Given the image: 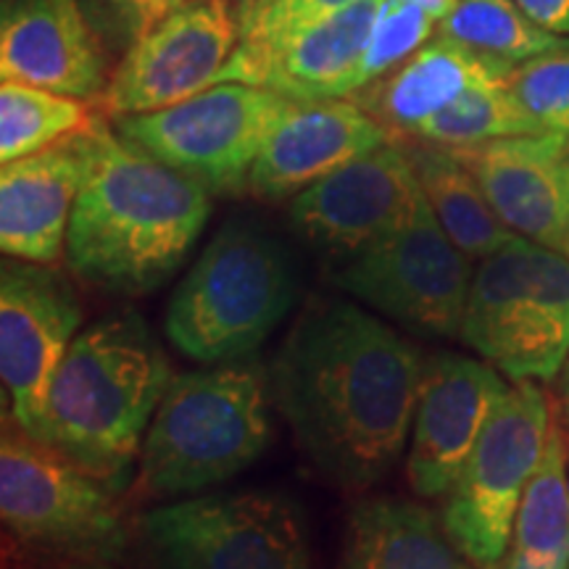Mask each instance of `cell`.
Returning <instances> with one entry per match:
<instances>
[{"instance_id":"cell-1","label":"cell","mask_w":569,"mask_h":569,"mask_svg":"<svg viewBox=\"0 0 569 569\" xmlns=\"http://www.w3.org/2000/svg\"><path fill=\"white\" fill-rule=\"evenodd\" d=\"M425 361L359 303L317 298L290 327L269 377L306 457L338 486L367 488L407 448Z\"/></svg>"},{"instance_id":"cell-2","label":"cell","mask_w":569,"mask_h":569,"mask_svg":"<svg viewBox=\"0 0 569 569\" xmlns=\"http://www.w3.org/2000/svg\"><path fill=\"white\" fill-rule=\"evenodd\" d=\"M211 190L119 138L101 117L96 159L77 198L67 264L111 296H146L172 277L211 217Z\"/></svg>"},{"instance_id":"cell-3","label":"cell","mask_w":569,"mask_h":569,"mask_svg":"<svg viewBox=\"0 0 569 569\" xmlns=\"http://www.w3.org/2000/svg\"><path fill=\"white\" fill-rule=\"evenodd\" d=\"M172 367L134 311H117L74 338L46 398L40 440L119 486L140 457Z\"/></svg>"},{"instance_id":"cell-4","label":"cell","mask_w":569,"mask_h":569,"mask_svg":"<svg viewBox=\"0 0 569 569\" xmlns=\"http://www.w3.org/2000/svg\"><path fill=\"white\" fill-rule=\"evenodd\" d=\"M272 377L253 361L172 377L140 448V488L188 498L238 478L272 443Z\"/></svg>"},{"instance_id":"cell-5","label":"cell","mask_w":569,"mask_h":569,"mask_svg":"<svg viewBox=\"0 0 569 569\" xmlns=\"http://www.w3.org/2000/svg\"><path fill=\"white\" fill-rule=\"evenodd\" d=\"M298 280L280 240L246 222L211 238L169 298L163 332L201 365L251 356L293 309Z\"/></svg>"},{"instance_id":"cell-6","label":"cell","mask_w":569,"mask_h":569,"mask_svg":"<svg viewBox=\"0 0 569 569\" xmlns=\"http://www.w3.org/2000/svg\"><path fill=\"white\" fill-rule=\"evenodd\" d=\"M461 340L509 382L557 380L569 356V256L515 234L478 261Z\"/></svg>"},{"instance_id":"cell-7","label":"cell","mask_w":569,"mask_h":569,"mask_svg":"<svg viewBox=\"0 0 569 569\" xmlns=\"http://www.w3.org/2000/svg\"><path fill=\"white\" fill-rule=\"evenodd\" d=\"M0 517L21 543L63 557L111 561L127 546L111 482L17 422L0 440Z\"/></svg>"},{"instance_id":"cell-8","label":"cell","mask_w":569,"mask_h":569,"mask_svg":"<svg viewBox=\"0 0 569 569\" xmlns=\"http://www.w3.org/2000/svg\"><path fill=\"white\" fill-rule=\"evenodd\" d=\"M551 427V403L540 382H515L448 488L440 519L478 569L503 567L519 503L543 459Z\"/></svg>"},{"instance_id":"cell-9","label":"cell","mask_w":569,"mask_h":569,"mask_svg":"<svg viewBox=\"0 0 569 569\" xmlns=\"http://www.w3.org/2000/svg\"><path fill=\"white\" fill-rule=\"evenodd\" d=\"M290 106L293 98L277 90L222 82L169 109L113 119V130L213 196H234L248 190L253 163Z\"/></svg>"},{"instance_id":"cell-10","label":"cell","mask_w":569,"mask_h":569,"mask_svg":"<svg viewBox=\"0 0 569 569\" xmlns=\"http://www.w3.org/2000/svg\"><path fill=\"white\" fill-rule=\"evenodd\" d=\"M472 277V259L422 193L407 222L336 264L330 282L419 336L461 338Z\"/></svg>"},{"instance_id":"cell-11","label":"cell","mask_w":569,"mask_h":569,"mask_svg":"<svg viewBox=\"0 0 569 569\" xmlns=\"http://www.w3.org/2000/svg\"><path fill=\"white\" fill-rule=\"evenodd\" d=\"M140 530L163 569H311L301 515L282 496H188L146 511Z\"/></svg>"},{"instance_id":"cell-12","label":"cell","mask_w":569,"mask_h":569,"mask_svg":"<svg viewBox=\"0 0 569 569\" xmlns=\"http://www.w3.org/2000/svg\"><path fill=\"white\" fill-rule=\"evenodd\" d=\"M82 306L53 264L6 256L0 267V380L11 422L40 438L56 369L74 343Z\"/></svg>"},{"instance_id":"cell-13","label":"cell","mask_w":569,"mask_h":569,"mask_svg":"<svg viewBox=\"0 0 569 569\" xmlns=\"http://www.w3.org/2000/svg\"><path fill=\"white\" fill-rule=\"evenodd\" d=\"M238 42L227 0H188L132 42L98 98L101 111L119 119L188 101L217 82Z\"/></svg>"},{"instance_id":"cell-14","label":"cell","mask_w":569,"mask_h":569,"mask_svg":"<svg viewBox=\"0 0 569 569\" xmlns=\"http://www.w3.org/2000/svg\"><path fill=\"white\" fill-rule=\"evenodd\" d=\"M422 188L407 146L386 142L290 198V224L336 264L375 246L415 213Z\"/></svg>"},{"instance_id":"cell-15","label":"cell","mask_w":569,"mask_h":569,"mask_svg":"<svg viewBox=\"0 0 569 569\" xmlns=\"http://www.w3.org/2000/svg\"><path fill=\"white\" fill-rule=\"evenodd\" d=\"M509 388L507 377L486 359L440 351L425 361L407 459L417 496L448 493Z\"/></svg>"},{"instance_id":"cell-16","label":"cell","mask_w":569,"mask_h":569,"mask_svg":"<svg viewBox=\"0 0 569 569\" xmlns=\"http://www.w3.org/2000/svg\"><path fill=\"white\" fill-rule=\"evenodd\" d=\"M451 151L511 232L569 256V138L517 134Z\"/></svg>"},{"instance_id":"cell-17","label":"cell","mask_w":569,"mask_h":569,"mask_svg":"<svg viewBox=\"0 0 569 569\" xmlns=\"http://www.w3.org/2000/svg\"><path fill=\"white\" fill-rule=\"evenodd\" d=\"M69 134L42 151L3 163L0 172V248L3 256L56 264L67 253L77 198L96 159L98 124Z\"/></svg>"},{"instance_id":"cell-18","label":"cell","mask_w":569,"mask_h":569,"mask_svg":"<svg viewBox=\"0 0 569 569\" xmlns=\"http://www.w3.org/2000/svg\"><path fill=\"white\" fill-rule=\"evenodd\" d=\"M380 6L382 0H353L267 48L238 46L213 84H256L293 101H330L356 92L359 63Z\"/></svg>"},{"instance_id":"cell-19","label":"cell","mask_w":569,"mask_h":569,"mask_svg":"<svg viewBox=\"0 0 569 569\" xmlns=\"http://www.w3.org/2000/svg\"><path fill=\"white\" fill-rule=\"evenodd\" d=\"M390 134L365 106L343 98L293 101L253 163L248 193L264 201L296 198L322 177L386 146Z\"/></svg>"},{"instance_id":"cell-20","label":"cell","mask_w":569,"mask_h":569,"mask_svg":"<svg viewBox=\"0 0 569 569\" xmlns=\"http://www.w3.org/2000/svg\"><path fill=\"white\" fill-rule=\"evenodd\" d=\"M0 77L82 101L101 98L111 80L77 0H3Z\"/></svg>"},{"instance_id":"cell-21","label":"cell","mask_w":569,"mask_h":569,"mask_svg":"<svg viewBox=\"0 0 569 569\" xmlns=\"http://www.w3.org/2000/svg\"><path fill=\"white\" fill-rule=\"evenodd\" d=\"M509 63L469 51L459 42L443 38L427 40L401 67L382 77L367 98L365 109L380 119L390 132H415L427 119L448 109L467 90L488 82H509Z\"/></svg>"},{"instance_id":"cell-22","label":"cell","mask_w":569,"mask_h":569,"mask_svg":"<svg viewBox=\"0 0 569 569\" xmlns=\"http://www.w3.org/2000/svg\"><path fill=\"white\" fill-rule=\"evenodd\" d=\"M338 569H478L443 519L407 498H369L346 522Z\"/></svg>"},{"instance_id":"cell-23","label":"cell","mask_w":569,"mask_h":569,"mask_svg":"<svg viewBox=\"0 0 569 569\" xmlns=\"http://www.w3.org/2000/svg\"><path fill=\"white\" fill-rule=\"evenodd\" d=\"M419 188L436 211L448 238L472 261H482L515 238L482 193L478 177L451 148L407 146Z\"/></svg>"},{"instance_id":"cell-24","label":"cell","mask_w":569,"mask_h":569,"mask_svg":"<svg viewBox=\"0 0 569 569\" xmlns=\"http://www.w3.org/2000/svg\"><path fill=\"white\" fill-rule=\"evenodd\" d=\"M569 567V446L553 422L543 459L515 517L501 569Z\"/></svg>"},{"instance_id":"cell-25","label":"cell","mask_w":569,"mask_h":569,"mask_svg":"<svg viewBox=\"0 0 569 569\" xmlns=\"http://www.w3.org/2000/svg\"><path fill=\"white\" fill-rule=\"evenodd\" d=\"M438 34L509 67L565 42L561 34L536 24L517 0H457L438 21Z\"/></svg>"},{"instance_id":"cell-26","label":"cell","mask_w":569,"mask_h":569,"mask_svg":"<svg viewBox=\"0 0 569 569\" xmlns=\"http://www.w3.org/2000/svg\"><path fill=\"white\" fill-rule=\"evenodd\" d=\"M98 113V111H96ZM90 103L32 84H0V161L11 163L80 132L92 119Z\"/></svg>"},{"instance_id":"cell-27","label":"cell","mask_w":569,"mask_h":569,"mask_svg":"<svg viewBox=\"0 0 569 569\" xmlns=\"http://www.w3.org/2000/svg\"><path fill=\"white\" fill-rule=\"evenodd\" d=\"M540 132L543 130L517 101L509 82H488L467 90L448 109L427 119L415 138L440 148H469L490 140Z\"/></svg>"},{"instance_id":"cell-28","label":"cell","mask_w":569,"mask_h":569,"mask_svg":"<svg viewBox=\"0 0 569 569\" xmlns=\"http://www.w3.org/2000/svg\"><path fill=\"white\" fill-rule=\"evenodd\" d=\"M438 19L409 0H382L359 63L356 90H365L409 61L436 32Z\"/></svg>"},{"instance_id":"cell-29","label":"cell","mask_w":569,"mask_h":569,"mask_svg":"<svg viewBox=\"0 0 569 569\" xmlns=\"http://www.w3.org/2000/svg\"><path fill=\"white\" fill-rule=\"evenodd\" d=\"M509 88L540 130L569 138V40L517 63Z\"/></svg>"},{"instance_id":"cell-30","label":"cell","mask_w":569,"mask_h":569,"mask_svg":"<svg viewBox=\"0 0 569 569\" xmlns=\"http://www.w3.org/2000/svg\"><path fill=\"white\" fill-rule=\"evenodd\" d=\"M353 0H243L238 17V46L267 48L303 27L336 13Z\"/></svg>"},{"instance_id":"cell-31","label":"cell","mask_w":569,"mask_h":569,"mask_svg":"<svg viewBox=\"0 0 569 569\" xmlns=\"http://www.w3.org/2000/svg\"><path fill=\"white\" fill-rule=\"evenodd\" d=\"M182 3H188V0H109L111 11L117 13L119 24L124 27L132 42L142 38L174 9H180Z\"/></svg>"},{"instance_id":"cell-32","label":"cell","mask_w":569,"mask_h":569,"mask_svg":"<svg viewBox=\"0 0 569 569\" xmlns=\"http://www.w3.org/2000/svg\"><path fill=\"white\" fill-rule=\"evenodd\" d=\"M536 24L553 34H569V0H517Z\"/></svg>"},{"instance_id":"cell-33","label":"cell","mask_w":569,"mask_h":569,"mask_svg":"<svg viewBox=\"0 0 569 569\" xmlns=\"http://www.w3.org/2000/svg\"><path fill=\"white\" fill-rule=\"evenodd\" d=\"M409 3H417V6H422L425 11H430L432 17H436L438 21L446 17L448 11L453 9V3H457V0H409Z\"/></svg>"},{"instance_id":"cell-34","label":"cell","mask_w":569,"mask_h":569,"mask_svg":"<svg viewBox=\"0 0 569 569\" xmlns=\"http://www.w3.org/2000/svg\"><path fill=\"white\" fill-rule=\"evenodd\" d=\"M559 398H561V407H565V415L569 417V356H567V361H565V367H561V372H559Z\"/></svg>"},{"instance_id":"cell-35","label":"cell","mask_w":569,"mask_h":569,"mask_svg":"<svg viewBox=\"0 0 569 569\" xmlns=\"http://www.w3.org/2000/svg\"><path fill=\"white\" fill-rule=\"evenodd\" d=\"M71 569H111V567H106V565H80V567H71Z\"/></svg>"},{"instance_id":"cell-36","label":"cell","mask_w":569,"mask_h":569,"mask_svg":"<svg viewBox=\"0 0 569 569\" xmlns=\"http://www.w3.org/2000/svg\"><path fill=\"white\" fill-rule=\"evenodd\" d=\"M567 569H569V567H567Z\"/></svg>"}]
</instances>
